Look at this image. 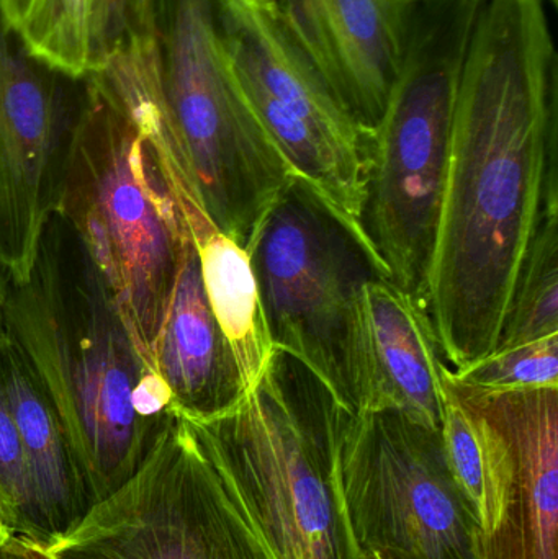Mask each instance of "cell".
Listing matches in <instances>:
<instances>
[{"label": "cell", "mask_w": 558, "mask_h": 559, "mask_svg": "<svg viewBox=\"0 0 558 559\" xmlns=\"http://www.w3.org/2000/svg\"><path fill=\"white\" fill-rule=\"evenodd\" d=\"M484 2L418 7L385 110L367 138L364 233L390 282L426 311L455 102Z\"/></svg>", "instance_id": "8992f818"}, {"label": "cell", "mask_w": 558, "mask_h": 559, "mask_svg": "<svg viewBox=\"0 0 558 559\" xmlns=\"http://www.w3.org/2000/svg\"><path fill=\"white\" fill-rule=\"evenodd\" d=\"M10 534L7 531L5 524H3L2 512H0V547L9 540Z\"/></svg>", "instance_id": "83f0119b"}, {"label": "cell", "mask_w": 558, "mask_h": 559, "mask_svg": "<svg viewBox=\"0 0 558 559\" xmlns=\"http://www.w3.org/2000/svg\"><path fill=\"white\" fill-rule=\"evenodd\" d=\"M154 35H159L157 0H108V51L124 39Z\"/></svg>", "instance_id": "7402d4cb"}, {"label": "cell", "mask_w": 558, "mask_h": 559, "mask_svg": "<svg viewBox=\"0 0 558 559\" xmlns=\"http://www.w3.org/2000/svg\"><path fill=\"white\" fill-rule=\"evenodd\" d=\"M3 331L58 417L95 504L141 468L173 396L141 358L107 286L59 213L32 274L7 283Z\"/></svg>", "instance_id": "7a4b0ae2"}, {"label": "cell", "mask_w": 558, "mask_h": 559, "mask_svg": "<svg viewBox=\"0 0 558 559\" xmlns=\"http://www.w3.org/2000/svg\"><path fill=\"white\" fill-rule=\"evenodd\" d=\"M7 283H9V278H7L5 272L0 269V345L5 344L7 335L5 331H3V319H2V308H3V299H5L7 292Z\"/></svg>", "instance_id": "484cf974"}, {"label": "cell", "mask_w": 558, "mask_h": 559, "mask_svg": "<svg viewBox=\"0 0 558 559\" xmlns=\"http://www.w3.org/2000/svg\"><path fill=\"white\" fill-rule=\"evenodd\" d=\"M550 2H554V3H556V2H557V0H550Z\"/></svg>", "instance_id": "f546056e"}, {"label": "cell", "mask_w": 558, "mask_h": 559, "mask_svg": "<svg viewBox=\"0 0 558 559\" xmlns=\"http://www.w3.org/2000/svg\"><path fill=\"white\" fill-rule=\"evenodd\" d=\"M216 5L233 71L256 117L295 174L367 241V138L274 10L249 0H216Z\"/></svg>", "instance_id": "30bf717a"}, {"label": "cell", "mask_w": 558, "mask_h": 559, "mask_svg": "<svg viewBox=\"0 0 558 559\" xmlns=\"http://www.w3.org/2000/svg\"><path fill=\"white\" fill-rule=\"evenodd\" d=\"M0 391L25 456L39 547L68 534L95 504L58 417L9 341L0 345Z\"/></svg>", "instance_id": "2e32d148"}, {"label": "cell", "mask_w": 558, "mask_h": 559, "mask_svg": "<svg viewBox=\"0 0 558 559\" xmlns=\"http://www.w3.org/2000/svg\"><path fill=\"white\" fill-rule=\"evenodd\" d=\"M553 334H558V192L546 195L495 350Z\"/></svg>", "instance_id": "d6986e66"}, {"label": "cell", "mask_w": 558, "mask_h": 559, "mask_svg": "<svg viewBox=\"0 0 558 559\" xmlns=\"http://www.w3.org/2000/svg\"><path fill=\"white\" fill-rule=\"evenodd\" d=\"M0 512L10 537L38 544L25 456L15 420L0 391Z\"/></svg>", "instance_id": "44dd1931"}, {"label": "cell", "mask_w": 558, "mask_h": 559, "mask_svg": "<svg viewBox=\"0 0 558 559\" xmlns=\"http://www.w3.org/2000/svg\"><path fill=\"white\" fill-rule=\"evenodd\" d=\"M41 548L52 559H277L176 413L133 478Z\"/></svg>", "instance_id": "ba28073f"}, {"label": "cell", "mask_w": 558, "mask_h": 559, "mask_svg": "<svg viewBox=\"0 0 558 559\" xmlns=\"http://www.w3.org/2000/svg\"><path fill=\"white\" fill-rule=\"evenodd\" d=\"M249 2L256 3V5L262 7L265 10H274L277 5V0H249Z\"/></svg>", "instance_id": "4316f807"}, {"label": "cell", "mask_w": 558, "mask_h": 559, "mask_svg": "<svg viewBox=\"0 0 558 559\" xmlns=\"http://www.w3.org/2000/svg\"><path fill=\"white\" fill-rule=\"evenodd\" d=\"M0 559H25L22 548H20L19 540H16L15 537H10L9 540L0 547Z\"/></svg>", "instance_id": "d4e9b609"}, {"label": "cell", "mask_w": 558, "mask_h": 559, "mask_svg": "<svg viewBox=\"0 0 558 559\" xmlns=\"http://www.w3.org/2000/svg\"><path fill=\"white\" fill-rule=\"evenodd\" d=\"M15 35L43 68L87 79L108 52V0H28Z\"/></svg>", "instance_id": "ac0fdd59"}, {"label": "cell", "mask_w": 558, "mask_h": 559, "mask_svg": "<svg viewBox=\"0 0 558 559\" xmlns=\"http://www.w3.org/2000/svg\"><path fill=\"white\" fill-rule=\"evenodd\" d=\"M444 383L471 411L485 450L478 559H558V388Z\"/></svg>", "instance_id": "8fae6325"}, {"label": "cell", "mask_w": 558, "mask_h": 559, "mask_svg": "<svg viewBox=\"0 0 558 559\" xmlns=\"http://www.w3.org/2000/svg\"><path fill=\"white\" fill-rule=\"evenodd\" d=\"M16 540H19L20 548H22L25 559H52L39 545L23 540V538H16Z\"/></svg>", "instance_id": "cb8c5ba5"}, {"label": "cell", "mask_w": 558, "mask_h": 559, "mask_svg": "<svg viewBox=\"0 0 558 559\" xmlns=\"http://www.w3.org/2000/svg\"><path fill=\"white\" fill-rule=\"evenodd\" d=\"M558 66L544 0H485L449 144L428 314L449 370L500 342L521 265L558 192Z\"/></svg>", "instance_id": "6da1fadb"}, {"label": "cell", "mask_w": 558, "mask_h": 559, "mask_svg": "<svg viewBox=\"0 0 558 559\" xmlns=\"http://www.w3.org/2000/svg\"><path fill=\"white\" fill-rule=\"evenodd\" d=\"M28 0H0V12L5 19L7 25L15 32L23 12H25Z\"/></svg>", "instance_id": "603a6c76"}, {"label": "cell", "mask_w": 558, "mask_h": 559, "mask_svg": "<svg viewBox=\"0 0 558 559\" xmlns=\"http://www.w3.org/2000/svg\"><path fill=\"white\" fill-rule=\"evenodd\" d=\"M41 68L0 12V269L12 283L32 274L58 213L75 117Z\"/></svg>", "instance_id": "7c38bea8"}, {"label": "cell", "mask_w": 558, "mask_h": 559, "mask_svg": "<svg viewBox=\"0 0 558 559\" xmlns=\"http://www.w3.org/2000/svg\"><path fill=\"white\" fill-rule=\"evenodd\" d=\"M58 213L71 226L151 370L190 238L153 151L88 75Z\"/></svg>", "instance_id": "5b68a950"}, {"label": "cell", "mask_w": 558, "mask_h": 559, "mask_svg": "<svg viewBox=\"0 0 558 559\" xmlns=\"http://www.w3.org/2000/svg\"><path fill=\"white\" fill-rule=\"evenodd\" d=\"M425 0H277L274 12L337 104L369 138Z\"/></svg>", "instance_id": "4fadbf2b"}, {"label": "cell", "mask_w": 558, "mask_h": 559, "mask_svg": "<svg viewBox=\"0 0 558 559\" xmlns=\"http://www.w3.org/2000/svg\"><path fill=\"white\" fill-rule=\"evenodd\" d=\"M340 485L364 557L478 559V524L441 430L399 411H359L344 423Z\"/></svg>", "instance_id": "9c48e42d"}, {"label": "cell", "mask_w": 558, "mask_h": 559, "mask_svg": "<svg viewBox=\"0 0 558 559\" xmlns=\"http://www.w3.org/2000/svg\"><path fill=\"white\" fill-rule=\"evenodd\" d=\"M163 98L134 117L179 212L202 209L246 252L298 177L249 105L226 51L216 0H166Z\"/></svg>", "instance_id": "3957f363"}, {"label": "cell", "mask_w": 558, "mask_h": 559, "mask_svg": "<svg viewBox=\"0 0 558 559\" xmlns=\"http://www.w3.org/2000/svg\"><path fill=\"white\" fill-rule=\"evenodd\" d=\"M154 364L174 413L186 419H212L245 396L238 365L206 299L192 236L183 246Z\"/></svg>", "instance_id": "9a60e30c"}, {"label": "cell", "mask_w": 558, "mask_h": 559, "mask_svg": "<svg viewBox=\"0 0 558 559\" xmlns=\"http://www.w3.org/2000/svg\"><path fill=\"white\" fill-rule=\"evenodd\" d=\"M248 254L274 348L357 413V302L367 282L389 278L369 242L295 177L265 213Z\"/></svg>", "instance_id": "52a82bcc"}, {"label": "cell", "mask_w": 558, "mask_h": 559, "mask_svg": "<svg viewBox=\"0 0 558 559\" xmlns=\"http://www.w3.org/2000/svg\"><path fill=\"white\" fill-rule=\"evenodd\" d=\"M187 231L199 254L206 299L231 348L246 394L259 383L275 350L249 254L210 219Z\"/></svg>", "instance_id": "e0dca14e"}, {"label": "cell", "mask_w": 558, "mask_h": 559, "mask_svg": "<svg viewBox=\"0 0 558 559\" xmlns=\"http://www.w3.org/2000/svg\"><path fill=\"white\" fill-rule=\"evenodd\" d=\"M367 559H408V558L395 557V555H389V554H377V555H370V557H367Z\"/></svg>", "instance_id": "f1b7e54d"}, {"label": "cell", "mask_w": 558, "mask_h": 559, "mask_svg": "<svg viewBox=\"0 0 558 559\" xmlns=\"http://www.w3.org/2000/svg\"><path fill=\"white\" fill-rule=\"evenodd\" d=\"M349 413L317 374L275 348L231 409L187 419L275 558L366 559L341 495Z\"/></svg>", "instance_id": "277c9868"}, {"label": "cell", "mask_w": 558, "mask_h": 559, "mask_svg": "<svg viewBox=\"0 0 558 559\" xmlns=\"http://www.w3.org/2000/svg\"><path fill=\"white\" fill-rule=\"evenodd\" d=\"M367 559V558H366Z\"/></svg>", "instance_id": "4dcf8cb0"}, {"label": "cell", "mask_w": 558, "mask_h": 559, "mask_svg": "<svg viewBox=\"0 0 558 559\" xmlns=\"http://www.w3.org/2000/svg\"><path fill=\"white\" fill-rule=\"evenodd\" d=\"M449 377L482 390L558 388V334L500 348Z\"/></svg>", "instance_id": "ffe728a7"}, {"label": "cell", "mask_w": 558, "mask_h": 559, "mask_svg": "<svg viewBox=\"0 0 558 559\" xmlns=\"http://www.w3.org/2000/svg\"><path fill=\"white\" fill-rule=\"evenodd\" d=\"M446 367L428 311L389 278L367 282L357 302V413L399 411L441 430Z\"/></svg>", "instance_id": "5bb4252c"}]
</instances>
